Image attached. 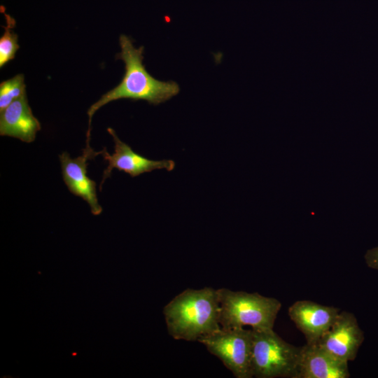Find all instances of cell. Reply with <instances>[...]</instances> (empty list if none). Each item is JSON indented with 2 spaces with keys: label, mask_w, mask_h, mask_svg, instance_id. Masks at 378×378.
Returning a JSON list of instances; mask_svg holds the SVG:
<instances>
[{
  "label": "cell",
  "mask_w": 378,
  "mask_h": 378,
  "mask_svg": "<svg viewBox=\"0 0 378 378\" xmlns=\"http://www.w3.org/2000/svg\"><path fill=\"white\" fill-rule=\"evenodd\" d=\"M7 26L4 27L5 31L0 38V67L14 59L17 50L20 48L18 43V35L11 30L15 27V20L9 15L5 14Z\"/></svg>",
  "instance_id": "cell-13"
},
{
  "label": "cell",
  "mask_w": 378,
  "mask_h": 378,
  "mask_svg": "<svg viewBox=\"0 0 378 378\" xmlns=\"http://www.w3.org/2000/svg\"><path fill=\"white\" fill-rule=\"evenodd\" d=\"M99 154H102V150L96 152L90 144H86L82 155L76 158H72L67 152L59 155L63 181L68 190L85 200L94 216L99 215L102 208L97 196V183L88 176L87 168L88 160H93Z\"/></svg>",
  "instance_id": "cell-6"
},
{
  "label": "cell",
  "mask_w": 378,
  "mask_h": 378,
  "mask_svg": "<svg viewBox=\"0 0 378 378\" xmlns=\"http://www.w3.org/2000/svg\"><path fill=\"white\" fill-rule=\"evenodd\" d=\"M163 314L175 340L197 341L220 328L218 294L211 287L183 290L165 305Z\"/></svg>",
  "instance_id": "cell-2"
},
{
  "label": "cell",
  "mask_w": 378,
  "mask_h": 378,
  "mask_svg": "<svg viewBox=\"0 0 378 378\" xmlns=\"http://www.w3.org/2000/svg\"><path fill=\"white\" fill-rule=\"evenodd\" d=\"M363 340L364 333L356 316L342 311L316 344L336 358L349 362L356 358Z\"/></svg>",
  "instance_id": "cell-7"
},
{
  "label": "cell",
  "mask_w": 378,
  "mask_h": 378,
  "mask_svg": "<svg viewBox=\"0 0 378 378\" xmlns=\"http://www.w3.org/2000/svg\"><path fill=\"white\" fill-rule=\"evenodd\" d=\"M220 302V326L223 328L251 326L253 330H272L281 302L258 293L217 289Z\"/></svg>",
  "instance_id": "cell-3"
},
{
  "label": "cell",
  "mask_w": 378,
  "mask_h": 378,
  "mask_svg": "<svg viewBox=\"0 0 378 378\" xmlns=\"http://www.w3.org/2000/svg\"><path fill=\"white\" fill-rule=\"evenodd\" d=\"M348 362L332 356L316 344L302 346L297 378H348Z\"/></svg>",
  "instance_id": "cell-10"
},
{
  "label": "cell",
  "mask_w": 378,
  "mask_h": 378,
  "mask_svg": "<svg viewBox=\"0 0 378 378\" xmlns=\"http://www.w3.org/2000/svg\"><path fill=\"white\" fill-rule=\"evenodd\" d=\"M41 128L38 120L34 115L29 105L26 94L0 112L1 136L31 143L35 140Z\"/></svg>",
  "instance_id": "cell-11"
},
{
  "label": "cell",
  "mask_w": 378,
  "mask_h": 378,
  "mask_svg": "<svg viewBox=\"0 0 378 378\" xmlns=\"http://www.w3.org/2000/svg\"><path fill=\"white\" fill-rule=\"evenodd\" d=\"M301 349L286 342L274 329H252L253 377L297 378Z\"/></svg>",
  "instance_id": "cell-4"
},
{
  "label": "cell",
  "mask_w": 378,
  "mask_h": 378,
  "mask_svg": "<svg viewBox=\"0 0 378 378\" xmlns=\"http://www.w3.org/2000/svg\"><path fill=\"white\" fill-rule=\"evenodd\" d=\"M200 342L218 357L236 378H251L252 329L223 328L200 337Z\"/></svg>",
  "instance_id": "cell-5"
},
{
  "label": "cell",
  "mask_w": 378,
  "mask_h": 378,
  "mask_svg": "<svg viewBox=\"0 0 378 378\" xmlns=\"http://www.w3.org/2000/svg\"><path fill=\"white\" fill-rule=\"evenodd\" d=\"M340 309L310 300H298L288 308L290 318L304 335L307 344H316L332 326Z\"/></svg>",
  "instance_id": "cell-9"
},
{
  "label": "cell",
  "mask_w": 378,
  "mask_h": 378,
  "mask_svg": "<svg viewBox=\"0 0 378 378\" xmlns=\"http://www.w3.org/2000/svg\"><path fill=\"white\" fill-rule=\"evenodd\" d=\"M364 258L369 267L378 270V246L368 250Z\"/></svg>",
  "instance_id": "cell-14"
},
{
  "label": "cell",
  "mask_w": 378,
  "mask_h": 378,
  "mask_svg": "<svg viewBox=\"0 0 378 378\" xmlns=\"http://www.w3.org/2000/svg\"><path fill=\"white\" fill-rule=\"evenodd\" d=\"M25 94L26 85L23 74H18L1 82L0 84V112Z\"/></svg>",
  "instance_id": "cell-12"
},
{
  "label": "cell",
  "mask_w": 378,
  "mask_h": 378,
  "mask_svg": "<svg viewBox=\"0 0 378 378\" xmlns=\"http://www.w3.org/2000/svg\"><path fill=\"white\" fill-rule=\"evenodd\" d=\"M107 131L113 137L114 152L113 154H109L106 148L102 150L101 155L108 164L104 171L99 190H102L104 182L107 178L110 177L113 169L122 171L132 177L155 169H165L170 172L174 169L175 162L173 160H153L148 159L134 152L129 145L122 141L112 128L108 127Z\"/></svg>",
  "instance_id": "cell-8"
},
{
  "label": "cell",
  "mask_w": 378,
  "mask_h": 378,
  "mask_svg": "<svg viewBox=\"0 0 378 378\" xmlns=\"http://www.w3.org/2000/svg\"><path fill=\"white\" fill-rule=\"evenodd\" d=\"M121 50L116 58L125 63V74L120 83L109 90L89 108L86 142H90L91 121L95 112L108 102L120 99L145 100L158 105L178 94L179 85L173 80L162 81L153 77L143 64L144 46L136 48L132 39L122 34L119 38Z\"/></svg>",
  "instance_id": "cell-1"
}]
</instances>
